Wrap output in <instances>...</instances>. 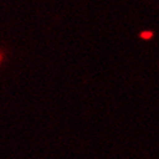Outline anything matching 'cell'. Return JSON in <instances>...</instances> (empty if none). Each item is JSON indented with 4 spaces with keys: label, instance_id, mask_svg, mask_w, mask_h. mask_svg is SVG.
<instances>
[{
    "label": "cell",
    "instance_id": "1",
    "mask_svg": "<svg viewBox=\"0 0 159 159\" xmlns=\"http://www.w3.org/2000/svg\"><path fill=\"white\" fill-rule=\"evenodd\" d=\"M139 36H141V38L148 40V39H150V38L153 37V34H152V31H143Z\"/></svg>",
    "mask_w": 159,
    "mask_h": 159
},
{
    "label": "cell",
    "instance_id": "2",
    "mask_svg": "<svg viewBox=\"0 0 159 159\" xmlns=\"http://www.w3.org/2000/svg\"><path fill=\"white\" fill-rule=\"evenodd\" d=\"M2 59H4V54H2L1 52H0V64L2 62Z\"/></svg>",
    "mask_w": 159,
    "mask_h": 159
}]
</instances>
